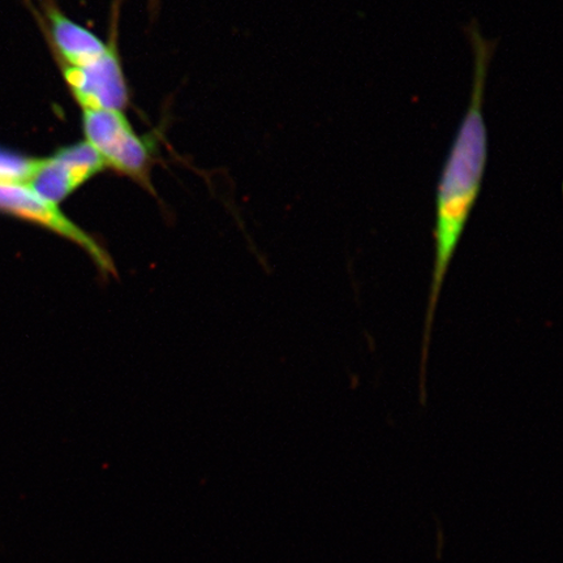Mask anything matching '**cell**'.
<instances>
[{"mask_svg": "<svg viewBox=\"0 0 563 563\" xmlns=\"http://www.w3.org/2000/svg\"><path fill=\"white\" fill-rule=\"evenodd\" d=\"M84 135L106 167L146 185L151 147L121 110H84Z\"/></svg>", "mask_w": 563, "mask_h": 563, "instance_id": "cell-2", "label": "cell"}, {"mask_svg": "<svg viewBox=\"0 0 563 563\" xmlns=\"http://www.w3.org/2000/svg\"><path fill=\"white\" fill-rule=\"evenodd\" d=\"M46 13L55 51L67 67L90 65L109 52L111 45H106L95 33L68 19L54 5H48Z\"/></svg>", "mask_w": 563, "mask_h": 563, "instance_id": "cell-6", "label": "cell"}, {"mask_svg": "<svg viewBox=\"0 0 563 563\" xmlns=\"http://www.w3.org/2000/svg\"><path fill=\"white\" fill-rule=\"evenodd\" d=\"M474 53V79L471 100L456 131L452 150L443 165L435 195L434 260L429 290L424 338H422L420 385L431 346L432 328L443 284L471 213L482 192L488 161V131L484 117L485 86L495 44L484 37L476 23L468 31Z\"/></svg>", "mask_w": 563, "mask_h": 563, "instance_id": "cell-1", "label": "cell"}, {"mask_svg": "<svg viewBox=\"0 0 563 563\" xmlns=\"http://www.w3.org/2000/svg\"><path fill=\"white\" fill-rule=\"evenodd\" d=\"M0 211L21 218L55 232L73 242L87 255L104 276H115L117 267L108 251L74 221H70L59 206L41 199L21 183H0Z\"/></svg>", "mask_w": 563, "mask_h": 563, "instance_id": "cell-3", "label": "cell"}, {"mask_svg": "<svg viewBox=\"0 0 563 563\" xmlns=\"http://www.w3.org/2000/svg\"><path fill=\"white\" fill-rule=\"evenodd\" d=\"M106 168L104 162L87 141L62 147L54 156L37 158L24 186L48 202L59 206L76 189Z\"/></svg>", "mask_w": 563, "mask_h": 563, "instance_id": "cell-4", "label": "cell"}, {"mask_svg": "<svg viewBox=\"0 0 563 563\" xmlns=\"http://www.w3.org/2000/svg\"><path fill=\"white\" fill-rule=\"evenodd\" d=\"M63 74L84 110L123 111L129 103V88L114 44L102 58L82 67L65 66Z\"/></svg>", "mask_w": 563, "mask_h": 563, "instance_id": "cell-5", "label": "cell"}]
</instances>
